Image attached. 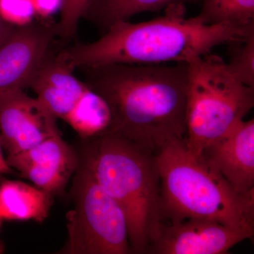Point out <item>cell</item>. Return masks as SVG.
<instances>
[{
  "mask_svg": "<svg viewBox=\"0 0 254 254\" xmlns=\"http://www.w3.org/2000/svg\"><path fill=\"white\" fill-rule=\"evenodd\" d=\"M78 68L86 86L108 103L110 132L153 153L171 140L185 139L188 63Z\"/></svg>",
  "mask_w": 254,
  "mask_h": 254,
  "instance_id": "6da1fadb",
  "label": "cell"
},
{
  "mask_svg": "<svg viewBox=\"0 0 254 254\" xmlns=\"http://www.w3.org/2000/svg\"><path fill=\"white\" fill-rule=\"evenodd\" d=\"M254 24H206L198 16L186 17L185 4L169 5L163 16L138 23L119 21L98 41L63 47L64 58L75 68L110 64H160L190 63L215 47L245 40Z\"/></svg>",
  "mask_w": 254,
  "mask_h": 254,
  "instance_id": "7a4b0ae2",
  "label": "cell"
},
{
  "mask_svg": "<svg viewBox=\"0 0 254 254\" xmlns=\"http://www.w3.org/2000/svg\"><path fill=\"white\" fill-rule=\"evenodd\" d=\"M80 139L78 161L123 210L131 254H146L162 222L155 153L112 132Z\"/></svg>",
  "mask_w": 254,
  "mask_h": 254,
  "instance_id": "3957f363",
  "label": "cell"
},
{
  "mask_svg": "<svg viewBox=\"0 0 254 254\" xmlns=\"http://www.w3.org/2000/svg\"><path fill=\"white\" fill-rule=\"evenodd\" d=\"M155 157L162 222L206 219L254 232V190L237 191L203 158L190 154L185 138L167 142Z\"/></svg>",
  "mask_w": 254,
  "mask_h": 254,
  "instance_id": "277c9868",
  "label": "cell"
},
{
  "mask_svg": "<svg viewBox=\"0 0 254 254\" xmlns=\"http://www.w3.org/2000/svg\"><path fill=\"white\" fill-rule=\"evenodd\" d=\"M254 105V87L244 84L211 53L188 63L187 149L198 158L203 150L244 120Z\"/></svg>",
  "mask_w": 254,
  "mask_h": 254,
  "instance_id": "5b68a950",
  "label": "cell"
},
{
  "mask_svg": "<svg viewBox=\"0 0 254 254\" xmlns=\"http://www.w3.org/2000/svg\"><path fill=\"white\" fill-rule=\"evenodd\" d=\"M66 214L68 240L60 254H131L126 218L94 175L78 161Z\"/></svg>",
  "mask_w": 254,
  "mask_h": 254,
  "instance_id": "8992f818",
  "label": "cell"
},
{
  "mask_svg": "<svg viewBox=\"0 0 254 254\" xmlns=\"http://www.w3.org/2000/svg\"><path fill=\"white\" fill-rule=\"evenodd\" d=\"M57 37V23L48 20L12 28L0 43V94L30 88Z\"/></svg>",
  "mask_w": 254,
  "mask_h": 254,
  "instance_id": "52a82bcc",
  "label": "cell"
},
{
  "mask_svg": "<svg viewBox=\"0 0 254 254\" xmlns=\"http://www.w3.org/2000/svg\"><path fill=\"white\" fill-rule=\"evenodd\" d=\"M254 235L250 230L206 219L190 218L173 223L161 222L146 254H225Z\"/></svg>",
  "mask_w": 254,
  "mask_h": 254,
  "instance_id": "ba28073f",
  "label": "cell"
},
{
  "mask_svg": "<svg viewBox=\"0 0 254 254\" xmlns=\"http://www.w3.org/2000/svg\"><path fill=\"white\" fill-rule=\"evenodd\" d=\"M0 131L7 156L31 149L50 137L63 136L57 119L23 90L0 94Z\"/></svg>",
  "mask_w": 254,
  "mask_h": 254,
  "instance_id": "9c48e42d",
  "label": "cell"
},
{
  "mask_svg": "<svg viewBox=\"0 0 254 254\" xmlns=\"http://www.w3.org/2000/svg\"><path fill=\"white\" fill-rule=\"evenodd\" d=\"M6 160L21 177L54 196L63 194L78 165L77 152L62 136L47 138Z\"/></svg>",
  "mask_w": 254,
  "mask_h": 254,
  "instance_id": "30bf717a",
  "label": "cell"
},
{
  "mask_svg": "<svg viewBox=\"0 0 254 254\" xmlns=\"http://www.w3.org/2000/svg\"><path fill=\"white\" fill-rule=\"evenodd\" d=\"M203 159L237 191L254 190V120L237 123L202 152Z\"/></svg>",
  "mask_w": 254,
  "mask_h": 254,
  "instance_id": "8fae6325",
  "label": "cell"
},
{
  "mask_svg": "<svg viewBox=\"0 0 254 254\" xmlns=\"http://www.w3.org/2000/svg\"><path fill=\"white\" fill-rule=\"evenodd\" d=\"M60 50L54 47L50 52L30 88L57 120H64L88 86L73 74L76 68L64 59Z\"/></svg>",
  "mask_w": 254,
  "mask_h": 254,
  "instance_id": "7c38bea8",
  "label": "cell"
},
{
  "mask_svg": "<svg viewBox=\"0 0 254 254\" xmlns=\"http://www.w3.org/2000/svg\"><path fill=\"white\" fill-rule=\"evenodd\" d=\"M54 195L37 187L0 177V218L43 223L49 216Z\"/></svg>",
  "mask_w": 254,
  "mask_h": 254,
  "instance_id": "4fadbf2b",
  "label": "cell"
},
{
  "mask_svg": "<svg viewBox=\"0 0 254 254\" xmlns=\"http://www.w3.org/2000/svg\"><path fill=\"white\" fill-rule=\"evenodd\" d=\"M199 0H91L83 18L105 33L119 21H128L134 15L154 11L175 3H196Z\"/></svg>",
  "mask_w": 254,
  "mask_h": 254,
  "instance_id": "5bb4252c",
  "label": "cell"
},
{
  "mask_svg": "<svg viewBox=\"0 0 254 254\" xmlns=\"http://www.w3.org/2000/svg\"><path fill=\"white\" fill-rule=\"evenodd\" d=\"M64 120L82 139L109 133L111 129L112 115L108 103L88 87Z\"/></svg>",
  "mask_w": 254,
  "mask_h": 254,
  "instance_id": "9a60e30c",
  "label": "cell"
},
{
  "mask_svg": "<svg viewBox=\"0 0 254 254\" xmlns=\"http://www.w3.org/2000/svg\"><path fill=\"white\" fill-rule=\"evenodd\" d=\"M198 17L206 24L254 23V0H203Z\"/></svg>",
  "mask_w": 254,
  "mask_h": 254,
  "instance_id": "2e32d148",
  "label": "cell"
},
{
  "mask_svg": "<svg viewBox=\"0 0 254 254\" xmlns=\"http://www.w3.org/2000/svg\"><path fill=\"white\" fill-rule=\"evenodd\" d=\"M227 69L244 84L254 87V33L239 42Z\"/></svg>",
  "mask_w": 254,
  "mask_h": 254,
  "instance_id": "e0dca14e",
  "label": "cell"
},
{
  "mask_svg": "<svg viewBox=\"0 0 254 254\" xmlns=\"http://www.w3.org/2000/svg\"><path fill=\"white\" fill-rule=\"evenodd\" d=\"M91 0H63L60 18L57 23L58 37L64 43L74 37L78 22L83 18Z\"/></svg>",
  "mask_w": 254,
  "mask_h": 254,
  "instance_id": "ac0fdd59",
  "label": "cell"
},
{
  "mask_svg": "<svg viewBox=\"0 0 254 254\" xmlns=\"http://www.w3.org/2000/svg\"><path fill=\"white\" fill-rule=\"evenodd\" d=\"M0 16L16 27L34 21L36 14L31 0H0Z\"/></svg>",
  "mask_w": 254,
  "mask_h": 254,
  "instance_id": "d6986e66",
  "label": "cell"
},
{
  "mask_svg": "<svg viewBox=\"0 0 254 254\" xmlns=\"http://www.w3.org/2000/svg\"><path fill=\"white\" fill-rule=\"evenodd\" d=\"M36 16L41 20H48L63 6V0H31Z\"/></svg>",
  "mask_w": 254,
  "mask_h": 254,
  "instance_id": "ffe728a7",
  "label": "cell"
},
{
  "mask_svg": "<svg viewBox=\"0 0 254 254\" xmlns=\"http://www.w3.org/2000/svg\"><path fill=\"white\" fill-rule=\"evenodd\" d=\"M14 26H11L0 16V43L8 36Z\"/></svg>",
  "mask_w": 254,
  "mask_h": 254,
  "instance_id": "44dd1931",
  "label": "cell"
},
{
  "mask_svg": "<svg viewBox=\"0 0 254 254\" xmlns=\"http://www.w3.org/2000/svg\"><path fill=\"white\" fill-rule=\"evenodd\" d=\"M14 173L12 168H10L6 163V160L3 157L1 152V145L0 142V174H10Z\"/></svg>",
  "mask_w": 254,
  "mask_h": 254,
  "instance_id": "7402d4cb",
  "label": "cell"
},
{
  "mask_svg": "<svg viewBox=\"0 0 254 254\" xmlns=\"http://www.w3.org/2000/svg\"><path fill=\"white\" fill-rule=\"evenodd\" d=\"M1 220H2V219L0 218V227H1Z\"/></svg>",
  "mask_w": 254,
  "mask_h": 254,
  "instance_id": "603a6c76",
  "label": "cell"
}]
</instances>
